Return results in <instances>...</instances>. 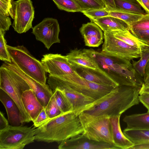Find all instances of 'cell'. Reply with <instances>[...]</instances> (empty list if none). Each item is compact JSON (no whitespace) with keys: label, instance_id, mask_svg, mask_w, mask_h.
<instances>
[{"label":"cell","instance_id":"6da1fadb","mask_svg":"<svg viewBox=\"0 0 149 149\" xmlns=\"http://www.w3.org/2000/svg\"><path fill=\"white\" fill-rule=\"evenodd\" d=\"M140 88L127 86L114 88L109 93L83 108L78 114L83 112L95 116H121L126 111L139 104Z\"/></svg>","mask_w":149,"mask_h":149},{"label":"cell","instance_id":"7a4b0ae2","mask_svg":"<svg viewBox=\"0 0 149 149\" xmlns=\"http://www.w3.org/2000/svg\"><path fill=\"white\" fill-rule=\"evenodd\" d=\"M83 131L79 115L70 111L49 119L35 129V140L48 143L61 142Z\"/></svg>","mask_w":149,"mask_h":149},{"label":"cell","instance_id":"3957f363","mask_svg":"<svg viewBox=\"0 0 149 149\" xmlns=\"http://www.w3.org/2000/svg\"><path fill=\"white\" fill-rule=\"evenodd\" d=\"M84 50L119 86L141 88L143 83L142 78L134 69L131 61L109 55L92 49Z\"/></svg>","mask_w":149,"mask_h":149},{"label":"cell","instance_id":"277c9868","mask_svg":"<svg viewBox=\"0 0 149 149\" xmlns=\"http://www.w3.org/2000/svg\"><path fill=\"white\" fill-rule=\"evenodd\" d=\"M12 61L17 67L39 83L46 84V72L41 61L33 57L23 45H7Z\"/></svg>","mask_w":149,"mask_h":149},{"label":"cell","instance_id":"5b68a950","mask_svg":"<svg viewBox=\"0 0 149 149\" xmlns=\"http://www.w3.org/2000/svg\"><path fill=\"white\" fill-rule=\"evenodd\" d=\"M0 89L6 92L17 105L22 124L31 121L22 100L23 93L31 89L29 86L19 75L2 65L0 68Z\"/></svg>","mask_w":149,"mask_h":149},{"label":"cell","instance_id":"8992f818","mask_svg":"<svg viewBox=\"0 0 149 149\" xmlns=\"http://www.w3.org/2000/svg\"><path fill=\"white\" fill-rule=\"evenodd\" d=\"M78 115L84 129L82 135L89 139L115 146L112 139L109 116H93L83 112Z\"/></svg>","mask_w":149,"mask_h":149},{"label":"cell","instance_id":"52a82bcc","mask_svg":"<svg viewBox=\"0 0 149 149\" xmlns=\"http://www.w3.org/2000/svg\"><path fill=\"white\" fill-rule=\"evenodd\" d=\"M34 127L9 125L0 131V149H23L35 140Z\"/></svg>","mask_w":149,"mask_h":149},{"label":"cell","instance_id":"ba28073f","mask_svg":"<svg viewBox=\"0 0 149 149\" xmlns=\"http://www.w3.org/2000/svg\"><path fill=\"white\" fill-rule=\"evenodd\" d=\"M56 77L62 83L74 90L93 98L95 100L109 93L114 88L87 81L79 76L75 72L74 74L63 80Z\"/></svg>","mask_w":149,"mask_h":149},{"label":"cell","instance_id":"9c48e42d","mask_svg":"<svg viewBox=\"0 0 149 149\" xmlns=\"http://www.w3.org/2000/svg\"><path fill=\"white\" fill-rule=\"evenodd\" d=\"M102 52L131 61L140 58L143 52L116 38L112 32H104Z\"/></svg>","mask_w":149,"mask_h":149},{"label":"cell","instance_id":"30bf717a","mask_svg":"<svg viewBox=\"0 0 149 149\" xmlns=\"http://www.w3.org/2000/svg\"><path fill=\"white\" fill-rule=\"evenodd\" d=\"M14 21L12 26L19 33H25L33 28L35 11L31 0H18L13 3Z\"/></svg>","mask_w":149,"mask_h":149},{"label":"cell","instance_id":"8fae6325","mask_svg":"<svg viewBox=\"0 0 149 149\" xmlns=\"http://www.w3.org/2000/svg\"><path fill=\"white\" fill-rule=\"evenodd\" d=\"M47 83L52 91L57 89L64 93L71 105L72 111L77 115L82 109L95 100L62 83L55 77L49 75Z\"/></svg>","mask_w":149,"mask_h":149},{"label":"cell","instance_id":"7c38bea8","mask_svg":"<svg viewBox=\"0 0 149 149\" xmlns=\"http://www.w3.org/2000/svg\"><path fill=\"white\" fill-rule=\"evenodd\" d=\"M60 29L58 21L56 19L45 18L32 28V33L36 39L42 42L49 50L54 44L60 43L59 38Z\"/></svg>","mask_w":149,"mask_h":149},{"label":"cell","instance_id":"4fadbf2b","mask_svg":"<svg viewBox=\"0 0 149 149\" xmlns=\"http://www.w3.org/2000/svg\"><path fill=\"white\" fill-rule=\"evenodd\" d=\"M41 62L49 75L63 79L75 72L65 56L58 54L43 55Z\"/></svg>","mask_w":149,"mask_h":149},{"label":"cell","instance_id":"5bb4252c","mask_svg":"<svg viewBox=\"0 0 149 149\" xmlns=\"http://www.w3.org/2000/svg\"><path fill=\"white\" fill-rule=\"evenodd\" d=\"M2 65L22 78L28 84L42 106L45 107L53 94L48 85L42 84L27 75L12 63L5 62Z\"/></svg>","mask_w":149,"mask_h":149},{"label":"cell","instance_id":"9a60e30c","mask_svg":"<svg viewBox=\"0 0 149 149\" xmlns=\"http://www.w3.org/2000/svg\"><path fill=\"white\" fill-rule=\"evenodd\" d=\"M59 149H118L114 146L91 140L81 134L61 142Z\"/></svg>","mask_w":149,"mask_h":149},{"label":"cell","instance_id":"2e32d148","mask_svg":"<svg viewBox=\"0 0 149 149\" xmlns=\"http://www.w3.org/2000/svg\"><path fill=\"white\" fill-rule=\"evenodd\" d=\"M70 65L79 76L87 81L98 84L114 88L119 86L118 83L100 68L95 69L77 65Z\"/></svg>","mask_w":149,"mask_h":149},{"label":"cell","instance_id":"e0dca14e","mask_svg":"<svg viewBox=\"0 0 149 149\" xmlns=\"http://www.w3.org/2000/svg\"><path fill=\"white\" fill-rule=\"evenodd\" d=\"M86 46L98 47L103 43L102 30L96 24L91 22L82 25L79 29Z\"/></svg>","mask_w":149,"mask_h":149},{"label":"cell","instance_id":"ac0fdd59","mask_svg":"<svg viewBox=\"0 0 149 149\" xmlns=\"http://www.w3.org/2000/svg\"><path fill=\"white\" fill-rule=\"evenodd\" d=\"M22 100L31 121L33 122L44 107L31 89L26 90L23 93Z\"/></svg>","mask_w":149,"mask_h":149},{"label":"cell","instance_id":"d6986e66","mask_svg":"<svg viewBox=\"0 0 149 149\" xmlns=\"http://www.w3.org/2000/svg\"><path fill=\"white\" fill-rule=\"evenodd\" d=\"M65 56L70 64L95 69L100 68L95 60L84 49L71 50Z\"/></svg>","mask_w":149,"mask_h":149},{"label":"cell","instance_id":"ffe728a7","mask_svg":"<svg viewBox=\"0 0 149 149\" xmlns=\"http://www.w3.org/2000/svg\"><path fill=\"white\" fill-rule=\"evenodd\" d=\"M0 100L4 106L10 125L19 126L22 124L20 111L13 100L4 91L0 89Z\"/></svg>","mask_w":149,"mask_h":149},{"label":"cell","instance_id":"44dd1931","mask_svg":"<svg viewBox=\"0 0 149 149\" xmlns=\"http://www.w3.org/2000/svg\"><path fill=\"white\" fill-rule=\"evenodd\" d=\"M120 116L110 118L112 139L115 146L118 149H127L134 144L124 135L120 125Z\"/></svg>","mask_w":149,"mask_h":149},{"label":"cell","instance_id":"7402d4cb","mask_svg":"<svg viewBox=\"0 0 149 149\" xmlns=\"http://www.w3.org/2000/svg\"><path fill=\"white\" fill-rule=\"evenodd\" d=\"M97 25L104 32L129 30V25L125 21L111 16H107L91 20Z\"/></svg>","mask_w":149,"mask_h":149},{"label":"cell","instance_id":"603a6c76","mask_svg":"<svg viewBox=\"0 0 149 149\" xmlns=\"http://www.w3.org/2000/svg\"><path fill=\"white\" fill-rule=\"evenodd\" d=\"M123 121L127 124L126 129L149 130V112L126 115Z\"/></svg>","mask_w":149,"mask_h":149},{"label":"cell","instance_id":"cb8c5ba5","mask_svg":"<svg viewBox=\"0 0 149 149\" xmlns=\"http://www.w3.org/2000/svg\"><path fill=\"white\" fill-rule=\"evenodd\" d=\"M116 38L143 52L149 50V45L133 35L129 30L111 32Z\"/></svg>","mask_w":149,"mask_h":149},{"label":"cell","instance_id":"d4e9b609","mask_svg":"<svg viewBox=\"0 0 149 149\" xmlns=\"http://www.w3.org/2000/svg\"><path fill=\"white\" fill-rule=\"evenodd\" d=\"M107 10L109 12V16L122 20L129 25L130 24L139 20L144 15L132 13L116 8Z\"/></svg>","mask_w":149,"mask_h":149},{"label":"cell","instance_id":"484cf974","mask_svg":"<svg viewBox=\"0 0 149 149\" xmlns=\"http://www.w3.org/2000/svg\"><path fill=\"white\" fill-rule=\"evenodd\" d=\"M123 132L134 144L149 141V130L125 129Z\"/></svg>","mask_w":149,"mask_h":149},{"label":"cell","instance_id":"4316f807","mask_svg":"<svg viewBox=\"0 0 149 149\" xmlns=\"http://www.w3.org/2000/svg\"><path fill=\"white\" fill-rule=\"evenodd\" d=\"M115 3L116 8L138 14H145L136 0H115Z\"/></svg>","mask_w":149,"mask_h":149},{"label":"cell","instance_id":"83f0119b","mask_svg":"<svg viewBox=\"0 0 149 149\" xmlns=\"http://www.w3.org/2000/svg\"><path fill=\"white\" fill-rule=\"evenodd\" d=\"M60 10L68 12H81L82 8L77 0H52Z\"/></svg>","mask_w":149,"mask_h":149},{"label":"cell","instance_id":"f1b7e54d","mask_svg":"<svg viewBox=\"0 0 149 149\" xmlns=\"http://www.w3.org/2000/svg\"><path fill=\"white\" fill-rule=\"evenodd\" d=\"M149 61V50L143 52L138 61L132 60V65L136 72L142 78H143L147 65Z\"/></svg>","mask_w":149,"mask_h":149},{"label":"cell","instance_id":"f546056e","mask_svg":"<svg viewBox=\"0 0 149 149\" xmlns=\"http://www.w3.org/2000/svg\"><path fill=\"white\" fill-rule=\"evenodd\" d=\"M52 91L56 102L62 113L72 111L71 105L64 93L57 89Z\"/></svg>","mask_w":149,"mask_h":149},{"label":"cell","instance_id":"4dcf8cb0","mask_svg":"<svg viewBox=\"0 0 149 149\" xmlns=\"http://www.w3.org/2000/svg\"><path fill=\"white\" fill-rule=\"evenodd\" d=\"M82 11L95 9H106V3L104 0H77Z\"/></svg>","mask_w":149,"mask_h":149},{"label":"cell","instance_id":"1f68e13d","mask_svg":"<svg viewBox=\"0 0 149 149\" xmlns=\"http://www.w3.org/2000/svg\"><path fill=\"white\" fill-rule=\"evenodd\" d=\"M45 108L46 112L49 119L63 113L56 102L53 93L48 104Z\"/></svg>","mask_w":149,"mask_h":149},{"label":"cell","instance_id":"d6a6232c","mask_svg":"<svg viewBox=\"0 0 149 149\" xmlns=\"http://www.w3.org/2000/svg\"><path fill=\"white\" fill-rule=\"evenodd\" d=\"M5 31L0 29V59L6 62L12 63L4 38Z\"/></svg>","mask_w":149,"mask_h":149},{"label":"cell","instance_id":"836d02e7","mask_svg":"<svg viewBox=\"0 0 149 149\" xmlns=\"http://www.w3.org/2000/svg\"><path fill=\"white\" fill-rule=\"evenodd\" d=\"M91 20L109 16V12L106 9H90L81 11Z\"/></svg>","mask_w":149,"mask_h":149},{"label":"cell","instance_id":"e575fe53","mask_svg":"<svg viewBox=\"0 0 149 149\" xmlns=\"http://www.w3.org/2000/svg\"><path fill=\"white\" fill-rule=\"evenodd\" d=\"M130 29L149 30V14H145L139 20L129 25Z\"/></svg>","mask_w":149,"mask_h":149},{"label":"cell","instance_id":"d590c367","mask_svg":"<svg viewBox=\"0 0 149 149\" xmlns=\"http://www.w3.org/2000/svg\"><path fill=\"white\" fill-rule=\"evenodd\" d=\"M129 30L136 37L149 45V30L130 29Z\"/></svg>","mask_w":149,"mask_h":149},{"label":"cell","instance_id":"8d00e7d4","mask_svg":"<svg viewBox=\"0 0 149 149\" xmlns=\"http://www.w3.org/2000/svg\"><path fill=\"white\" fill-rule=\"evenodd\" d=\"M12 4L5 0H0V14L10 16L13 19Z\"/></svg>","mask_w":149,"mask_h":149},{"label":"cell","instance_id":"74e56055","mask_svg":"<svg viewBox=\"0 0 149 149\" xmlns=\"http://www.w3.org/2000/svg\"><path fill=\"white\" fill-rule=\"evenodd\" d=\"M49 119L44 107L33 122L34 126L35 127H38Z\"/></svg>","mask_w":149,"mask_h":149},{"label":"cell","instance_id":"f35d334b","mask_svg":"<svg viewBox=\"0 0 149 149\" xmlns=\"http://www.w3.org/2000/svg\"><path fill=\"white\" fill-rule=\"evenodd\" d=\"M11 25V19L9 16L0 14V29L5 31H8Z\"/></svg>","mask_w":149,"mask_h":149},{"label":"cell","instance_id":"ab89813d","mask_svg":"<svg viewBox=\"0 0 149 149\" xmlns=\"http://www.w3.org/2000/svg\"><path fill=\"white\" fill-rule=\"evenodd\" d=\"M139 99L140 102L147 109L149 112V93H143L139 95Z\"/></svg>","mask_w":149,"mask_h":149},{"label":"cell","instance_id":"60d3db41","mask_svg":"<svg viewBox=\"0 0 149 149\" xmlns=\"http://www.w3.org/2000/svg\"><path fill=\"white\" fill-rule=\"evenodd\" d=\"M8 121L6 119L2 112H0V131L6 128L9 125Z\"/></svg>","mask_w":149,"mask_h":149},{"label":"cell","instance_id":"b9f144b4","mask_svg":"<svg viewBox=\"0 0 149 149\" xmlns=\"http://www.w3.org/2000/svg\"><path fill=\"white\" fill-rule=\"evenodd\" d=\"M143 81V85L149 87V61L146 67Z\"/></svg>","mask_w":149,"mask_h":149},{"label":"cell","instance_id":"7bdbcfd3","mask_svg":"<svg viewBox=\"0 0 149 149\" xmlns=\"http://www.w3.org/2000/svg\"><path fill=\"white\" fill-rule=\"evenodd\" d=\"M144 10L146 14H149V0H136Z\"/></svg>","mask_w":149,"mask_h":149},{"label":"cell","instance_id":"ee69618b","mask_svg":"<svg viewBox=\"0 0 149 149\" xmlns=\"http://www.w3.org/2000/svg\"><path fill=\"white\" fill-rule=\"evenodd\" d=\"M130 149H149V141L134 144Z\"/></svg>","mask_w":149,"mask_h":149},{"label":"cell","instance_id":"f6af8a7d","mask_svg":"<svg viewBox=\"0 0 149 149\" xmlns=\"http://www.w3.org/2000/svg\"><path fill=\"white\" fill-rule=\"evenodd\" d=\"M104 1L106 6V9L107 10L116 8L115 0H104Z\"/></svg>","mask_w":149,"mask_h":149},{"label":"cell","instance_id":"bcb514c9","mask_svg":"<svg viewBox=\"0 0 149 149\" xmlns=\"http://www.w3.org/2000/svg\"><path fill=\"white\" fill-rule=\"evenodd\" d=\"M144 93H149V87L146 86L142 84L140 88L139 94L140 95Z\"/></svg>","mask_w":149,"mask_h":149},{"label":"cell","instance_id":"7dc6e473","mask_svg":"<svg viewBox=\"0 0 149 149\" xmlns=\"http://www.w3.org/2000/svg\"><path fill=\"white\" fill-rule=\"evenodd\" d=\"M7 1L9 3L13 4V2L14 1L13 0H5Z\"/></svg>","mask_w":149,"mask_h":149}]
</instances>
